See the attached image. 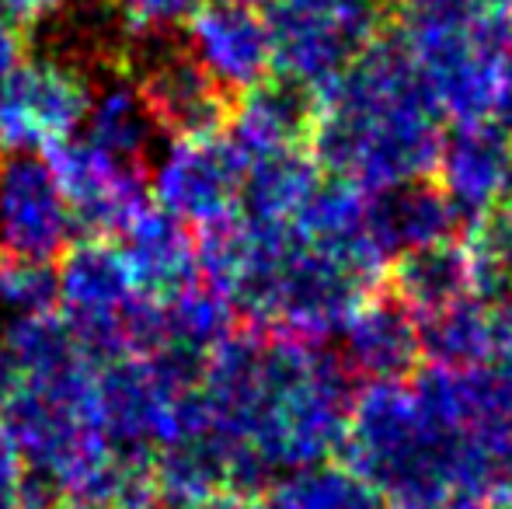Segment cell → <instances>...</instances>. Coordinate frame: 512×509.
Returning a JSON list of instances; mask_svg holds the SVG:
<instances>
[{
    "mask_svg": "<svg viewBox=\"0 0 512 509\" xmlns=\"http://www.w3.org/2000/svg\"><path fill=\"white\" fill-rule=\"evenodd\" d=\"M352 394L349 367L317 342L262 335L255 384L230 447L269 471H297L342 450Z\"/></svg>",
    "mask_w": 512,
    "mask_h": 509,
    "instance_id": "cell-2",
    "label": "cell"
},
{
    "mask_svg": "<svg viewBox=\"0 0 512 509\" xmlns=\"http://www.w3.org/2000/svg\"><path fill=\"white\" fill-rule=\"evenodd\" d=\"M185 49L234 98L258 88L272 74V28L269 18L251 4H203L185 21Z\"/></svg>",
    "mask_w": 512,
    "mask_h": 509,
    "instance_id": "cell-10",
    "label": "cell"
},
{
    "mask_svg": "<svg viewBox=\"0 0 512 509\" xmlns=\"http://www.w3.org/2000/svg\"><path fill=\"white\" fill-rule=\"evenodd\" d=\"M345 335V367L370 381H401L411 374L422 356V321L394 290H373L349 325Z\"/></svg>",
    "mask_w": 512,
    "mask_h": 509,
    "instance_id": "cell-13",
    "label": "cell"
},
{
    "mask_svg": "<svg viewBox=\"0 0 512 509\" xmlns=\"http://www.w3.org/2000/svg\"><path fill=\"white\" fill-rule=\"evenodd\" d=\"M384 503L387 499L349 464L342 468L328 461L290 471L272 492L276 509H384Z\"/></svg>",
    "mask_w": 512,
    "mask_h": 509,
    "instance_id": "cell-23",
    "label": "cell"
},
{
    "mask_svg": "<svg viewBox=\"0 0 512 509\" xmlns=\"http://www.w3.org/2000/svg\"><path fill=\"white\" fill-rule=\"evenodd\" d=\"M439 119L394 28L366 42L317 95L310 154L335 178L380 192L432 175L443 143Z\"/></svg>",
    "mask_w": 512,
    "mask_h": 509,
    "instance_id": "cell-1",
    "label": "cell"
},
{
    "mask_svg": "<svg viewBox=\"0 0 512 509\" xmlns=\"http://www.w3.org/2000/svg\"><path fill=\"white\" fill-rule=\"evenodd\" d=\"M398 509H481V506L460 496H443V499H422V503H401Z\"/></svg>",
    "mask_w": 512,
    "mask_h": 509,
    "instance_id": "cell-33",
    "label": "cell"
},
{
    "mask_svg": "<svg viewBox=\"0 0 512 509\" xmlns=\"http://www.w3.org/2000/svg\"><path fill=\"white\" fill-rule=\"evenodd\" d=\"M272 4H286V7H297V11H310V14H328V18L352 21V25L373 28V32L387 28L384 0H272Z\"/></svg>",
    "mask_w": 512,
    "mask_h": 509,
    "instance_id": "cell-27",
    "label": "cell"
},
{
    "mask_svg": "<svg viewBox=\"0 0 512 509\" xmlns=\"http://www.w3.org/2000/svg\"><path fill=\"white\" fill-rule=\"evenodd\" d=\"M21 387H25V370H21L14 349L7 346V339L0 335V408H4Z\"/></svg>",
    "mask_w": 512,
    "mask_h": 509,
    "instance_id": "cell-31",
    "label": "cell"
},
{
    "mask_svg": "<svg viewBox=\"0 0 512 509\" xmlns=\"http://www.w3.org/2000/svg\"><path fill=\"white\" fill-rule=\"evenodd\" d=\"M46 164L60 185L84 238H122L136 217L154 203L143 164L112 157L95 140H63L46 147Z\"/></svg>",
    "mask_w": 512,
    "mask_h": 509,
    "instance_id": "cell-6",
    "label": "cell"
},
{
    "mask_svg": "<svg viewBox=\"0 0 512 509\" xmlns=\"http://www.w3.org/2000/svg\"><path fill=\"white\" fill-rule=\"evenodd\" d=\"M28 53V39H25V28L14 25V21L0 18V95H4L7 81H11L14 70L25 63Z\"/></svg>",
    "mask_w": 512,
    "mask_h": 509,
    "instance_id": "cell-28",
    "label": "cell"
},
{
    "mask_svg": "<svg viewBox=\"0 0 512 509\" xmlns=\"http://www.w3.org/2000/svg\"><path fill=\"white\" fill-rule=\"evenodd\" d=\"M168 509H220V506H216V499H213V503H203V506H168Z\"/></svg>",
    "mask_w": 512,
    "mask_h": 509,
    "instance_id": "cell-35",
    "label": "cell"
},
{
    "mask_svg": "<svg viewBox=\"0 0 512 509\" xmlns=\"http://www.w3.org/2000/svg\"><path fill=\"white\" fill-rule=\"evenodd\" d=\"M411 63L439 116L457 123H488L495 91L512 67V11H481L467 18H405L394 14Z\"/></svg>",
    "mask_w": 512,
    "mask_h": 509,
    "instance_id": "cell-3",
    "label": "cell"
},
{
    "mask_svg": "<svg viewBox=\"0 0 512 509\" xmlns=\"http://www.w3.org/2000/svg\"><path fill=\"white\" fill-rule=\"evenodd\" d=\"M95 102V84L56 56L25 60L0 95V147L35 150L74 136Z\"/></svg>",
    "mask_w": 512,
    "mask_h": 509,
    "instance_id": "cell-8",
    "label": "cell"
},
{
    "mask_svg": "<svg viewBox=\"0 0 512 509\" xmlns=\"http://www.w3.org/2000/svg\"><path fill=\"white\" fill-rule=\"evenodd\" d=\"M237 4H251V7H262V4H272V0H237Z\"/></svg>",
    "mask_w": 512,
    "mask_h": 509,
    "instance_id": "cell-36",
    "label": "cell"
},
{
    "mask_svg": "<svg viewBox=\"0 0 512 509\" xmlns=\"http://www.w3.org/2000/svg\"><path fill=\"white\" fill-rule=\"evenodd\" d=\"M457 220L460 213L429 178H411L391 189L370 192V203H366V224L387 258L453 238Z\"/></svg>",
    "mask_w": 512,
    "mask_h": 509,
    "instance_id": "cell-15",
    "label": "cell"
},
{
    "mask_svg": "<svg viewBox=\"0 0 512 509\" xmlns=\"http://www.w3.org/2000/svg\"><path fill=\"white\" fill-rule=\"evenodd\" d=\"M60 304L77 342L95 367L129 356L122 314L140 297L129 258L112 238H84L63 252Z\"/></svg>",
    "mask_w": 512,
    "mask_h": 509,
    "instance_id": "cell-4",
    "label": "cell"
},
{
    "mask_svg": "<svg viewBox=\"0 0 512 509\" xmlns=\"http://www.w3.org/2000/svg\"><path fill=\"white\" fill-rule=\"evenodd\" d=\"M140 53L126 49V70L133 77L147 116L161 133L175 136H203L227 129L234 116V102L223 84L206 74V67L182 46L161 39L129 42Z\"/></svg>",
    "mask_w": 512,
    "mask_h": 509,
    "instance_id": "cell-5",
    "label": "cell"
},
{
    "mask_svg": "<svg viewBox=\"0 0 512 509\" xmlns=\"http://www.w3.org/2000/svg\"><path fill=\"white\" fill-rule=\"evenodd\" d=\"M317 182L321 164L314 161L310 147L251 157L241 192V217L255 224H290Z\"/></svg>",
    "mask_w": 512,
    "mask_h": 509,
    "instance_id": "cell-19",
    "label": "cell"
},
{
    "mask_svg": "<svg viewBox=\"0 0 512 509\" xmlns=\"http://www.w3.org/2000/svg\"><path fill=\"white\" fill-rule=\"evenodd\" d=\"M439 189L460 217H485L512 203V143L492 123H457L436 157Z\"/></svg>",
    "mask_w": 512,
    "mask_h": 509,
    "instance_id": "cell-12",
    "label": "cell"
},
{
    "mask_svg": "<svg viewBox=\"0 0 512 509\" xmlns=\"http://www.w3.org/2000/svg\"><path fill=\"white\" fill-rule=\"evenodd\" d=\"M230 454L234 447L213 429L157 447L154 471L161 499L168 506H203L230 496Z\"/></svg>",
    "mask_w": 512,
    "mask_h": 509,
    "instance_id": "cell-18",
    "label": "cell"
},
{
    "mask_svg": "<svg viewBox=\"0 0 512 509\" xmlns=\"http://www.w3.org/2000/svg\"><path fill=\"white\" fill-rule=\"evenodd\" d=\"M488 123H492L512 143V67L506 70V77H502L499 91H495V102H492V112H488Z\"/></svg>",
    "mask_w": 512,
    "mask_h": 509,
    "instance_id": "cell-32",
    "label": "cell"
},
{
    "mask_svg": "<svg viewBox=\"0 0 512 509\" xmlns=\"http://www.w3.org/2000/svg\"><path fill=\"white\" fill-rule=\"evenodd\" d=\"M60 509H70V506H60Z\"/></svg>",
    "mask_w": 512,
    "mask_h": 509,
    "instance_id": "cell-38",
    "label": "cell"
},
{
    "mask_svg": "<svg viewBox=\"0 0 512 509\" xmlns=\"http://www.w3.org/2000/svg\"><path fill=\"white\" fill-rule=\"evenodd\" d=\"M70 234L74 217L49 164L25 150L0 164V255L53 262Z\"/></svg>",
    "mask_w": 512,
    "mask_h": 509,
    "instance_id": "cell-9",
    "label": "cell"
},
{
    "mask_svg": "<svg viewBox=\"0 0 512 509\" xmlns=\"http://www.w3.org/2000/svg\"><path fill=\"white\" fill-rule=\"evenodd\" d=\"M216 506L220 509H276L272 499H258V496H223V499H216Z\"/></svg>",
    "mask_w": 512,
    "mask_h": 509,
    "instance_id": "cell-34",
    "label": "cell"
},
{
    "mask_svg": "<svg viewBox=\"0 0 512 509\" xmlns=\"http://www.w3.org/2000/svg\"><path fill=\"white\" fill-rule=\"evenodd\" d=\"M314 112L317 98L307 88L276 77V81H262L258 88L237 98L227 133L248 161L262 154H279V150L310 147Z\"/></svg>",
    "mask_w": 512,
    "mask_h": 509,
    "instance_id": "cell-14",
    "label": "cell"
},
{
    "mask_svg": "<svg viewBox=\"0 0 512 509\" xmlns=\"http://www.w3.org/2000/svg\"><path fill=\"white\" fill-rule=\"evenodd\" d=\"M91 136L98 147L108 150L112 157L129 164H143L147 168V150L150 136H154V119L147 116L136 91L133 77L126 67L108 70V81L95 91L91 102Z\"/></svg>",
    "mask_w": 512,
    "mask_h": 509,
    "instance_id": "cell-21",
    "label": "cell"
},
{
    "mask_svg": "<svg viewBox=\"0 0 512 509\" xmlns=\"http://www.w3.org/2000/svg\"><path fill=\"white\" fill-rule=\"evenodd\" d=\"M467 245L478 262L481 297H512V203L474 220Z\"/></svg>",
    "mask_w": 512,
    "mask_h": 509,
    "instance_id": "cell-24",
    "label": "cell"
},
{
    "mask_svg": "<svg viewBox=\"0 0 512 509\" xmlns=\"http://www.w3.org/2000/svg\"><path fill=\"white\" fill-rule=\"evenodd\" d=\"M70 0H0V18L14 21L21 28H32L39 21L53 18L67 7Z\"/></svg>",
    "mask_w": 512,
    "mask_h": 509,
    "instance_id": "cell-29",
    "label": "cell"
},
{
    "mask_svg": "<svg viewBox=\"0 0 512 509\" xmlns=\"http://www.w3.org/2000/svg\"><path fill=\"white\" fill-rule=\"evenodd\" d=\"M60 300V279L49 262L0 255V304L18 314L53 311Z\"/></svg>",
    "mask_w": 512,
    "mask_h": 509,
    "instance_id": "cell-25",
    "label": "cell"
},
{
    "mask_svg": "<svg viewBox=\"0 0 512 509\" xmlns=\"http://www.w3.org/2000/svg\"><path fill=\"white\" fill-rule=\"evenodd\" d=\"M122 238H126L122 252L129 258L136 290L143 297L161 300L196 283V238L189 234V224L171 217L157 203H150Z\"/></svg>",
    "mask_w": 512,
    "mask_h": 509,
    "instance_id": "cell-16",
    "label": "cell"
},
{
    "mask_svg": "<svg viewBox=\"0 0 512 509\" xmlns=\"http://www.w3.org/2000/svg\"><path fill=\"white\" fill-rule=\"evenodd\" d=\"M495 360H502V374L512 377V297L495 300Z\"/></svg>",
    "mask_w": 512,
    "mask_h": 509,
    "instance_id": "cell-30",
    "label": "cell"
},
{
    "mask_svg": "<svg viewBox=\"0 0 512 509\" xmlns=\"http://www.w3.org/2000/svg\"><path fill=\"white\" fill-rule=\"evenodd\" d=\"M265 18L272 28V74L300 84L314 98L363 53L366 42L380 35L352 21L286 4H269Z\"/></svg>",
    "mask_w": 512,
    "mask_h": 509,
    "instance_id": "cell-11",
    "label": "cell"
},
{
    "mask_svg": "<svg viewBox=\"0 0 512 509\" xmlns=\"http://www.w3.org/2000/svg\"><path fill=\"white\" fill-rule=\"evenodd\" d=\"M387 290H394L401 300L418 314H436L450 307L453 300H464L471 293L481 297L478 262L467 241L446 238L436 245L415 248L408 255H398V262L387 269Z\"/></svg>",
    "mask_w": 512,
    "mask_h": 509,
    "instance_id": "cell-17",
    "label": "cell"
},
{
    "mask_svg": "<svg viewBox=\"0 0 512 509\" xmlns=\"http://www.w3.org/2000/svg\"><path fill=\"white\" fill-rule=\"evenodd\" d=\"M248 157L227 129L203 136H175L150 178V196L182 224L209 227L241 217Z\"/></svg>",
    "mask_w": 512,
    "mask_h": 509,
    "instance_id": "cell-7",
    "label": "cell"
},
{
    "mask_svg": "<svg viewBox=\"0 0 512 509\" xmlns=\"http://www.w3.org/2000/svg\"><path fill=\"white\" fill-rule=\"evenodd\" d=\"M206 0H112L129 42L161 39L171 28L185 25Z\"/></svg>",
    "mask_w": 512,
    "mask_h": 509,
    "instance_id": "cell-26",
    "label": "cell"
},
{
    "mask_svg": "<svg viewBox=\"0 0 512 509\" xmlns=\"http://www.w3.org/2000/svg\"><path fill=\"white\" fill-rule=\"evenodd\" d=\"M422 321V353L439 367H488L495 360V300L471 297L453 300Z\"/></svg>",
    "mask_w": 512,
    "mask_h": 509,
    "instance_id": "cell-20",
    "label": "cell"
},
{
    "mask_svg": "<svg viewBox=\"0 0 512 509\" xmlns=\"http://www.w3.org/2000/svg\"><path fill=\"white\" fill-rule=\"evenodd\" d=\"M488 509H512V503H506V499H499V503H492Z\"/></svg>",
    "mask_w": 512,
    "mask_h": 509,
    "instance_id": "cell-37",
    "label": "cell"
},
{
    "mask_svg": "<svg viewBox=\"0 0 512 509\" xmlns=\"http://www.w3.org/2000/svg\"><path fill=\"white\" fill-rule=\"evenodd\" d=\"M4 339L25 370V384H53L81 367H95L77 342L70 321L56 311L18 314L7 325Z\"/></svg>",
    "mask_w": 512,
    "mask_h": 509,
    "instance_id": "cell-22",
    "label": "cell"
}]
</instances>
